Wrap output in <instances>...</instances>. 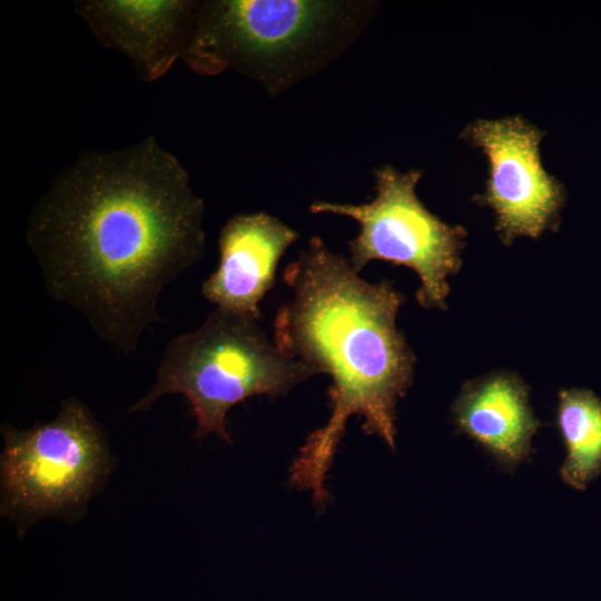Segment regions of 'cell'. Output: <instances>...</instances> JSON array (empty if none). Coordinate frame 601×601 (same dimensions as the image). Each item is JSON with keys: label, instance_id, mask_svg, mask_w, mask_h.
I'll list each match as a JSON object with an SVG mask.
<instances>
[{"label": "cell", "instance_id": "obj_1", "mask_svg": "<svg viewBox=\"0 0 601 601\" xmlns=\"http://www.w3.org/2000/svg\"><path fill=\"white\" fill-rule=\"evenodd\" d=\"M204 201L154 137L90 151L31 209L26 238L49 295L124 354L160 321L159 295L204 255Z\"/></svg>", "mask_w": 601, "mask_h": 601}, {"label": "cell", "instance_id": "obj_2", "mask_svg": "<svg viewBox=\"0 0 601 601\" xmlns=\"http://www.w3.org/2000/svg\"><path fill=\"white\" fill-rule=\"evenodd\" d=\"M293 298L274 323L287 356L332 378L331 416L300 447L290 484L325 505L328 470L352 415L363 430L395 446V407L411 386L415 357L396 327L404 302L388 282L371 284L345 258L313 237L284 272Z\"/></svg>", "mask_w": 601, "mask_h": 601}, {"label": "cell", "instance_id": "obj_3", "mask_svg": "<svg viewBox=\"0 0 601 601\" xmlns=\"http://www.w3.org/2000/svg\"><path fill=\"white\" fill-rule=\"evenodd\" d=\"M376 8L364 0H201L181 60L201 76L233 70L276 97L339 58Z\"/></svg>", "mask_w": 601, "mask_h": 601}, {"label": "cell", "instance_id": "obj_4", "mask_svg": "<svg viewBox=\"0 0 601 601\" xmlns=\"http://www.w3.org/2000/svg\"><path fill=\"white\" fill-rule=\"evenodd\" d=\"M257 318L216 308L194 332L171 339L156 382L129 412H144L167 394H181L196 418L195 436L215 434L230 443L226 415L255 395L277 398L318 374L285 355L259 327Z\"/></svg>", "mask_w": 601, "mask_h": 601}, {"label": "cell", "instance_id": "obj_5", "mask_svg": "<svg viewBox=\"0 0 601 601\" xmlns=\"http://www.w3.org/2000/svg\"><path fill=\"white\" fill-rule=\"evenodd\" d=\"M2 434L1 512L21 526L83 505L108 471L102 431L77 398L63 401L49 423L6 425Z\"/></svg>", "mask_w": 601, "mask_h": 601}, {"label": "cell", "instance_id": "obj_6", "mask_svg": "<svg viewBox=\"0 0 601 601\" xmlns=\"http://www.w3.org/2000/svg\"><path fill=\"white\" fill-rule=\"evenodd\" d=\"M423 171H400L391 165L373 170L376 195L361 205L316 200L312 214L356 220L359 233L348 242L356 272L378 259L412 268L421 279L416 298L424 308H445L447 277L461 266L466 231L430 213L416 196Z\"/></svg>", "mask_w": 601, "mask_h": 601}, {"label": "cell", "instance_id": "obj_7", "mask_svg": "<svg viewBox=\"0 0 601 601\" xmlns=\"http://www.w3.org/2000/svg\"><path fill=\"white\" fill-rule=\"evenodd\" d=\"M544 134L519 116L475 120L462 132L487 158L490 177L475 201L493 209L506 245L520 236L538 238L559 224L565 190L543 168L539 146Z\"/></svg>", "mask_w": 601, "mask_h": 601}, {"label": "cell", "instance_id": "obj_8", "mask_svg": "<svg viewBox=\"0 0 601 601\" xmlns=\"http://www.w3.org/2000/svg\"><path fill=\"white\" fill-rule=\"evenodd\" d=\"M197 0H80L75 12L105 47L124 55L139 79L152 82L183 58Z\"/></svg>", "mask_w": 601, "mask_h": 601}, {"label": "cell", "instance_id": "obj_9", "mask_svg": "<svg viewBox=\"0 0 601 601\" xmlns=\"http://www.w3.org/2000/svg\"><path fill=\"white\" fill-rule=\"evenodd\" d=\"M298 233L275 216L238 214L223 226L219 264L201 294L221 311L259 319V302L274 286L276 267Z\"/></svg>", "mask_w": 601, "mask_h": 601}, {"label": "cell", "instance_id": "obj_10", "mask_svg": "<svg viewBox=\"0 0 601 601\" xmlns=\"http://www.w3.org/2000/svg\"><path fill=\"white\" fill-rule=\"evenodd\" d=\"M452 414L457 428L504 469L513 470L532 453L540 423L529 404L528 387L514 374L493 373L467 383Z\"/></svg>", "mask_w": 601, "mask_h": 601}, {"label": "cell", "instance_id": "obj_11", "mask_svg": "<svg viewBox=\"0 0 601 601\" xmlns=\"http://www.w3.org/2000/svg\"><path fill=\"white\" fill-rule=\"evenodd\" d=\"M556 418L566 449L561 479L585 490L601 474V400L590 390H563Z\"/></svg>", "mask_w": 601, "mask_h": 601}]
</instances>
